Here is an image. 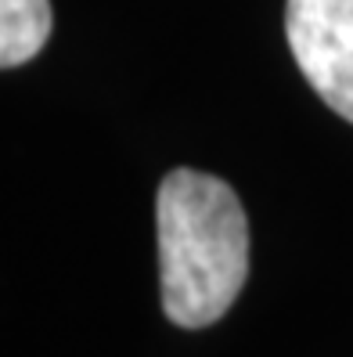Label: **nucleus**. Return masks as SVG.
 Wrapping results in <instances>:
<instances>
[{
	"label": "nucleus",
	"mask_w": 353,
	"mask_h": 357,
	"mask_svg": "<svg viewBox=\"0 0 353 357\" xmlns=\"http://www.w3.org/2000/svg\"><path fill=\"white\" fill-rule=\"evenodd\" d=\"M285 36L317 98L353 123V0H288Z\"/></svg>",
	"instance_id": "obj_2"
},
{
	"label": "nucleus",
	"mask_w": 353,
	"mask_h": 357,
	"mask_svg": "<svg viewBox=\"0 0 353 357\" xmlns=\"http://www.w3.org/2000/svg\"><path fill=\"white\" fill-rule=\"evenodd\" d=\"M51 36V0H0V69L36 58Z\"/></svg>",
	"instance_id": "obj_3"
},
{
	"label": "nucleus",
	"mask_w": 353,
	"mask_h": 357,
	"mask_svg": "<svg viewBox=\"0 0 353 357\" xmlns=\"http://www.w3.org/2000/svg\"><path fill=\"white\" fill-rule=\"evenodd\" d=\"M162 310L180 328L220 321L249 275V220L238 195L213 174L173 170L159 184Z\"/></svg>",
	"instance_id": "obj_1"
}]
</instances>
